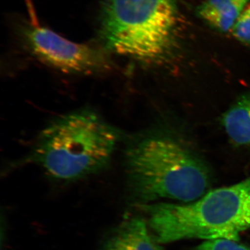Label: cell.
Listing matches in <instances>:
<instances>
[{
  "label": "cell",
  "instance_id": "obj_6",
  "mask_svg": "<svg viewBox=\"0 0 250 250\" xmlns=\"http://www.w3.org/2000/svg\"><path fill=\"white\" fill-rule=\"evenodd\" d=\"M102 250H164L148 227L147 221L136 217L122 224L108 238Z\"/></svg>",
  "mask_w": 250,
  "mask_h": 250
},
{
  "label": "cell",
  "instance_id": "obj_2",
  "mask_svg": "<svg viewBox=\"0 0 250 250\" xmlns=\"http://www.w3.org/2000/svg\"><path fill=\"white\" fill-rule=\"evenodd\" d=\"M138 206L146 212L149 230L161 245L187 239L239 241L250 228V177L188 204Z\"/></svg>",
  "mask_w": 250,
  "mask_h": 250
},
{
  "label": "cell",
  "instance_id": "obj_4",
  "mask_svg": "<svg viewBox=\"0 0 250 250\" xmlns=\"http://www.w3.org/2000/svg\"><path fill=\"white\" fill-rule=\"evenodd\" d=\"M178 25L176 0H105L99 34L107 52L155 62L172 49Z\"/></svg>",
  "mask_w": 250,
  "mask_h": 250
},
{
  "label": "cell",
  "instance_id": "obj_10",
  "mask_svg": "<svg viewBox=\"0 0 250 250\" xmlns=\"http://www.w3.org/2000/svg\"><path fill=\"white\" fill-rule=\"evenodd\" d=\"M195 250H250V248L239 241L215 239L204 242Z\"/></svg>",
  "mask_w": 250,
  "mask_h": 250
},
{
  "label": "cell",
  "instance_id": "obj_3",
  "mask_svg": "<svg viewBox=\"0 0 250 250\" xmlns=\"http://www.w3.org/2000/svg\"><path fill=\"white\" fill-rule=\"evenodd\" d=\"M121 139L120 131L96 112H70L41 133L31 160L54 179L77 180L104 170Z\"/></svg>",
  "mask_w": 250,
  "mask_h": 250
},
{
  "label": "cell",
  "instance_id": "obj_1",
  "mask_svg": "<svg viewBox=\"0 0 250 250\" xmlns=\"http://www.w3.org/2000/svg\"><path fill=\"white\" fill-rule=\"evenodd\" d=\"M128 182L139 205L161 199L189 203L207 192L210 172L201 158L180 140L149 134L126 149Z\"/></svg>",
  "mask_w": 250,
  "mask_h": 250
},
{
  "label": "cell",
  "instance_id": "obj_7",
  "mask_svg": "<svg viewBox=\"0 0 250 250\" xmlns=\"http://www.w3.org/2000/svg\"><path fill=\"white\" fill-rule=\"evenodd\" d=\"M250 0H205L197 15L209 27L220 32L231 31Z\"/></svg>",
  "mask_w": 250,
  "mask_h": 250
},
{
  "label": "cell",
  "instance_id": "obj_5",
  "mask_svg": "<svg viewBox=\"0 0 250 250\" xmlns=\"http://www.w3.org/2000/svg\"><path fill=\"white\" fill-rule=\"evenodd\" d=\"M23 42L38 60L67 75H100L111 71L107 52L76 43L34 21L21 27Z\"/></svg>",
  "mask_w": 250,
  "mask_h": 250
},
{
  "label": "cell",
  "instance_id": "obj_8",
  "mask_svg": "<svg viewBox=\"0 0 250 250\" xmlns=\"http://www.w3.org/2000/svg\"><path fill=\"white\" fill-rule=\"evenodd\" d=\"M223 125L231 142L250 147V93L243 95L224 114Z\"/></svg>",
  "mask_w": 250,
  "mask_h": 250
},
{
  "label": "cell",
  "instance_id": "obj_9",
  "mask_svg": "<svg viewBox=\"0 0 250 250\" xmlns=\"http://www.w3.org/2000/svg\"><path fill=\"white\" fill-rule=\"evenodd\" d=\"M231 32L237 41L245 45H250V3L243 10Z\"/></svg>",
  "mask_w": 250,
  "mask_h": 250
}]
</instances>
